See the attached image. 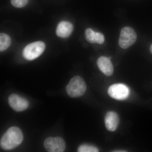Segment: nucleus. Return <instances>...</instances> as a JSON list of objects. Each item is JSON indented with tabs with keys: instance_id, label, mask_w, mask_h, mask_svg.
Here are the masks:
<instances>
[{
	"instance_id": "obj_1",
	"label": "nucleus",
	"mask_w": 152,
	"mask_h": 152,
	"mask_svg": "<svg viewBox=\"0 0 152 152\" xmlns=\"http://www.w3.org/2000/svg\"><path fill=\"white\" fill-rule=\"evenodd\" d=\"M23 139V136L20 129L17 127H12L2 137L0 145L3 149H13L21 144Z\"/></svg>"
},
{
	"instance_id": "obj_2",
	"label": "nucleus",
	"mask_w": 152,
	"mask_h": 152,
	"mask_svg": "<svg viewBox=\"0 0 152 152\" xmlns=\"http://www.w3.org/2000/svg\"><path fill=\"white\" fill-rule=\"evenodd\" d=\"M66 90L71 97H78L84 94L86 90V85L81 77L75 76L70 81Z\"/></svg>"
},
{
	"instance_id": "obj_3",
	"label": "nucleus",
	"mask_w": 152,
	"mask_h": 152,
	"mask_svg": "<svg viewBox=\"0 0 152 152\" xmlns=\"http://www.w3.org/2000/svg\"><path fill=\"white\" fill-rule=\"evenodd\" d=\"M45 49V45L43 42H34L25 47L23 50V56L26 59L29 61L35 59L43 53Z\"/></svg>"
},
{
	"instance_id": "obj_4",
	"label": "nucleus",
	"mask_w": 152,
	"mask_h": 152,
	"mask_svg": "<svg viewBox=\"0 0 152 152\" xmlns=\"http://www.w3.org/2000/svg\"><path fill=\"white\" fill-rule=\"evenodd\" d=\"M137 39V34L134 29L129 27H126L121 31L119 45L122 48H128L135 42Z\"/></svg>"
},
{
	"instance_id": "obj_5",
	"label": "nucleus",
	"mask_w": 152,
	"mask_h": 152,
	"mask_svg": "<svg viewBox=\"0 0 152 152\" xmlns=\"http://www.w3.org/2000/svg\"><path fill=\"white\" fill-rule=\"evenodd\" d=\"M129 90L123 84H115L109 87L108 94L111 97L118 100L126 99L129 95Z\"/></svg>"
},
{
	"instance_id": "obj_6",
	"label": "nucleus",
	"mask_w": 152,
	"mask_h": 152,
	"mask_svg": "<svg viewBox=\"0 0 152 152\" xmlns=\"http://www.w3.org/2000/svg\"><path fill=\"white\" fill-rule=\"evenodd\" d=\"M45 148L49 152H63L66 148L65 142L60 137L47 138L44 142Z\"/></svg>"
},
{
	"instance_id": "obj_7",
	"label": "nucleus",
	"mask_w": 152,
	"mask_h": 152,
	"mask_svg": "<svg viewBox=\"0 0 152 152\" xmlns=\"http://www.w3.org/2000/svg\"><path fill=\"white\" fill-rule=\"evenodd\" d=\"M9 104L17 112H21L28 108L29 103L24 98L15 94H11L8 99Z\"/></svg>"
},
{
	"instance_id": "obj_8",
	"label": "nucleus",
	"mask_w": 152,
	"mask_h": 152,
	"mask_svg": "<svg viewBox=\"0 0 152 152\" xmlns=\"http://www.w3.org/2000/svg\"><path fill=\"white\" fill-rule=\"evenodd\" d=\"M119 123L118 115L115 112L110 111L106 114L105 117L106 127L110 132H114L117 129Z\"/></svg>"
},
{
	"instance_id": "obj_9",
	"label": "nucleus",
	"mask_w": 152,
	"mask_h": 152,
	"mask_svg": "<svg viewBox=\"0 0 152 152\" xmlns=\"http://www.w3.org/2000/svg\"><path fill=\"white\" fill-rule=\"evenodd\" d=\"M99 69L106 76H111L114 72L113 66L110 60L104 56L100 57L97 61Z\"/></svg>"
},
{
	"instance_id": "obj_10",
	"label": "nucleus",
	"mask_w": 152,
	"mask_h": 152,
	"mask_svg": "<svg viewBox=\"0 0 152 152\" xmlns=\"http://www.w3.org/2000/svg\"><path fill=\"white\" fill-rule=\"evenodd\" d=\"M74 29L73 25L70 22L62 21L58 25L56 31L57 35L61 38H67L70 35Z\"/></svg>"
},
{
	"instance_id": "obj_11",
	"label": "nucleus",
	"mask_w": 152,
	"mask_h": 152,
	"mask_svg": "<svg viewBox=\"0 0 152 152\" xmlns=\"http://www.w3.org/2000/svg\"><path fill=\"white\" fill-rule=\"evenodd\" d=\"M11 44V38L7 34L1 33L0 34V51H4L8 48Z\"/></svg>"
},
{
	"instance_id": "obj_12",
	"label": "nucleus",
	"mask_w": 152,
	"mask_h": 152,
	"mask_svg": "<svg viewBox=\"0 0 152 152\" xmlns=\"http://www.w3.org/2000/svg\"><path fill=\"white\" fill-rule=\"evenodd\" d=\"M85 37L86 40L91 43H96L97 32L91 28H88L85 31Z\"/></svg>"
},
{
	"instance_id": "obj_13",
	"label": "nucleus",
	"mask_w": 152,
	"mask_h": 152,
	"mask_svg": "<svg viewBox=\"0 0 152 152\" xmlns=\"http://www.w3.org/2000/svg\"><path fill=\"white\" fill-rule=\"evenodd\" d=\"M79 152H97L99 150L97 148L91 145H83L80 146L78 149Z\"/></svg>"
},
{
	"instance_id": "obj_14",
	"label": "nucleus",
	"mask_w": 152,
	"mask_h": 152,
	"mask_svg": "<svg viewBox=\"0 0 152 152\" xmlns=\"http://www.w3.org/2000/svg\"><path fill=\"white\" fill-rule=\"evenodd\" d=\"M28 0H11L12 4L17 8H22L26 5Z\"/></svg>"
},
{
	"instance_id": "obj_15",
	"label": "nucleus",
	"mask_w": 152,
	"mask_h": 152,
	"mask_svg": "<svg viewBox=\"0 0 152 152\" xmlns=\"http://www.w3.org/2000/svg\"><path fill=\"white\" fill-rule=\"evenodd\" d=\"M150 50H151V53H152V44L151 45V48H150Z\"/></svg>"
},
{
	"instance_id": "obj_16",
	"label": "nucleus",
	"mask_w": 152,
	"mask_h": 152,
	"mask_svg": "<svg viewBox=\"0 0 152 152\" xmlns=\"http://www.w3.org/2000/svg\"><path fill=\"white\" fill-rule=\"evenodd\" d=\"M115 152H126L125 151H116Z\"/></svg>"
}]
</instances>
